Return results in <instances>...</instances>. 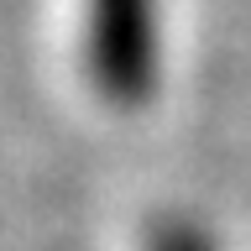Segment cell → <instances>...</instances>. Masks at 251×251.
<instances>
[{
	"label": "cell",
	"mask_w": 251,
	"mask_h": 251,
	"mask_svg": "<svg viewBox=\"0 0 251 251\" xmlns=\"http://www.w3.org/2000/svg\"><path fill=\"white\" fill-rule=\"evenodd\" d=\"M84 58L105 100L141 105L157 84V0H78Z\"/></svg>",
	"instance_id": "obj_1"
},
{
	"label": "cell",
	"mask_w": 251,
	"mask_h": 251,
	"mask_svg": "<svg viewBox=\"0 0 251 251\" xmlns=\"http://www.w3.org/2000/svg\"><path fill=\"white\" fill-rule=\"evenodd\" d=\"M157 251H204V241L194 230H168L162 241H157Z\"/></svg>",
	"instance_id": "obj_2"
}]
</instances>
